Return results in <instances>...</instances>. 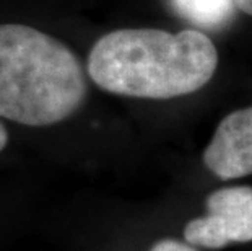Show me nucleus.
<instances>
[{
    "label": "nucleus",
    "mask_w": 252,
    "mask_h": 251,
    "mask_svg": "<svg viewBox=\"0 0 252 251\" xmlns=\"http://www.w3.org/2000/svg\"><path fill=\"white\" fill-rule=\"evenodd\" d=\"M218 52L207 35L124 28L101 36L88 56V75L101 90L130 98L169 100L203 88Z\"/></svg>",
    "instance_id": "nucleus-1"
},
{
    "label": "nucleus",
    "mask_w": 252,
    "mask_h": 251,
    "mask_svg": "<svg viewBox=\"0 0 252 251\" xmlns=\"http://www.w3.org/2000/svg\"><path fill=\"white\" fill-rule=\"evenodd\" d=\"M174 12L197 26L217 30L228 25L238 8L234 0H169Z\"/></svg>",
    "instance_id": "nucleus-5"
},
{
    "label": "nucleus",
    "mask_w": 252,
    "mask_h": 251,
    "mask_svg": "<svg viewBox=\"0 0 252 251\" xmlns=\"http://www.w3.org/2000/svg\"><path fill=\"white\" fill-rule=\"evenodd\" d=\"M234 3L241 12L252 17V0H234Z\"/></svg>",
    "instance_id": "nucleus-7"
},
{
    "label": "nucleus",
    "mask_w": 252,
    "mask_h": 251,
    "mask_svg": "<svg viewBox=\"0 0 252 251\" xmlns=\"http://www.w3.org/2000/svg\"><path fill=\"white\" fill-rule=\"evenodd\" d=\"M203 163L220 179L252 175V106L223 117L203 152Z\"/></svg>",
    "instance_id": "nucleus-4"
},
{
    "label": "nucleus",
    "mask_w": 252,
    "mask_h": 251,
    "mask_svg": "<svg viewBox=\"0 0 252 251\" xmlns=\"http://www.w3.org/2000/svg\"><path fill=\"white\" fill-rule=\"evenodd\" d=\"M7 142H8V132H7V127L3 126V122L0 121V152L7 147Z\"/></svg>",
    "instance_id": "nucleus-8"
},
{
    "label": "nucleus",
    "mask_w": 252,
    "mask_h": 251,
    "mask_svg": "<svg viewBox=\"0 0 252 251\" xmlns=\"http://www.w3.org/2000/svg\"><path fill=\"white\" fill-rule=\"evenodd\" d=\"M88 85L72 49L26 25H0V117L44 127L82 108Z\"/></svg>",
    "instance_id": "nucleus-2"
},
{
    "label": "nucleus",
    "mask_w": 252,
    "mask_h": 251,
    "mask_svg": "<svg viewBox=\"0 0 252 251\" xmlns=\"http://www.w3.org/2000/svg\"><path fill=\"white\" fill-rule=\"evenodd\" d=\"M186 243L195 248L220 250L252 242V188H221L207 197V215L184 227Z\"/></svg>",
    "instance_id": "nucleus-3"
},
{
    "label": "nucleus",
    "mask_w": 252,
    "mask_h": 251,
    "mask_svg": "<svg viewBox=\"0 0 252 251\" xmlns=\"http://www.w3.org/2000/svg\"><path fill=\"white\" fill-rule=\"evenodd\" d=\"M150 251H197V250L189 243H182L173 238H164L159 240L158 243H155Z\"/></svg>",
    "instance_id": "nucleus-6"
}]
</instances>
